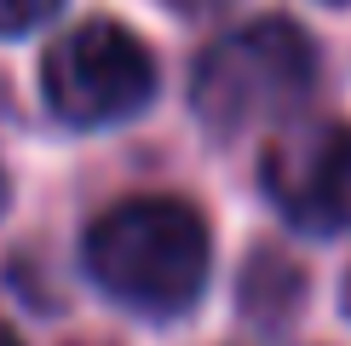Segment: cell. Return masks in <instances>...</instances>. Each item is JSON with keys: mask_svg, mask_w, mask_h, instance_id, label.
Wrapping results in <instances>:
<instances>
[{"mask_svg": "<svg viewBox=\"0 0 351 346\" xmlns=\"http://www.w3.org/2000/svg\"><path fill=\"white\" fill-rule=\"evenodd\" d=\"M86 271L144 317H179L208 283V225L179 196H127L86 231Z\"/></svg>", "mask_w": 351, "mask_h": 346, "instance_id": "cell-1", "label": "cell"}, {"mask_svg": "<svg viewBox=\"0 0 351 346\" xmlns=\"http://www.w3.org/2000/svg\"><path fill=\"white\" fill-rule=\"evenodd\" d=\"M311 86H317L311 35L288 18H254L230 29V35H219L196 58L190 104L208 122V133L237 139V133H254V127L300 110Z\"/></svg>", "mask_w": 351, "mask_h": 346, "instance_id": "cell-2", "label": "cell"}, {"mask_svg": "<svg viewBox=\"0 0 351 346\" xmlns=\"http://www.w3.org/2000/svg\"><path fill=\"white\" fill-rule=\"evenodd\" d=\"M40 93L69 127H115L156 98V58L127 23L86 18L47 47Z\"/></svg>", "mask_w": 351, "mask_h": 346, "instance_id": "cell-3", "label": "cell"}, {"mask_svg": "<svg viewBox=\"0 0 351 346\" xmlns=\"http://www.w3.org/2000/svg\"><path fill=\"white\" fill-rule=\"evenodd\" d=\"M265 196L305 237H346L351 231V127L311 122L288 127L259 162Z\"/></svg>", "mask_w": 351, "mask_h": 346, "instance_id": "cell-4", "label": "cell"}, {"mask_svg": "<svg viewBox=\"0 0 351 346\" xmlns=\"http://www.w3.org/2000/svg\"><path fill=\"white\" fill-rule=\"evenodd\" d=\"M242 300H247V312H254V317L276 323L282 312L300 306V271L282 266V260H271V254H259L254 260V277H247V288H242Z\"/></svg>", "mask_w": 351, "mask_h": 346, "instance_id": "cell-5", "label": "cell"}, {"mask_svg": "<svg viewBox=\"0 0 351 346\" xmlns=\"http://www.w3.org/2000/svg\"><path fill=\"white\" fill-rule=\"evenodd\" d=\"M58 12H64V0H0V41L29 35V29L52 23Z\"/></svg>", "mask_w": 351, "mask_h": 346, "instance_id": "cell-6", "label": "cell"}, {"mask_svg": "<svg viewBox=\"0 0 351 346\" xmlns=\"http://www.w3.org/2000/svg\"><path fill=\"white\" fill-rule=\"evenodd\" d=\"M162 6H173L179 18H213V12H225L230 0H162Z\"/></svg>", "mask_w": 351, "mask_h": 346, "instance_id": "cell-7", "label": "cell"}, {"mask_svg": "<svg viewBox=\"0 0 351 346\" xmlns=\"http://www.w3.org/2000/svg\"><path fill=\"white\" fill-rule=\"evenodd\" d=\"M0 346H23V341H18V335H12V329H6V323H0Z\"/></svg>", "mask_w": 351, "mask_h": 346, "instance_id": "cell-8", "label": "cell"}, {"mask_svg": "<svg viewBox=\"0 0 351 346\" xmlns=\"http://www.w3.org/2000/svg\"><path fill=\"white\" fill-rule=\"evenodd\" d=\"M0 208H6V173H0Z\"/></svg>", "mask_w": 351, "mask_h": 346, "instance_id": "cell-9", "label": "cell"}, {"mask_svg": "<svg viewBox=\"0 0 351 346\" xmlns=\"http://www.w3.org/2000/svg\"><path fill=\"white\" fill-rule=\"evenodd\" d=\"M346 312H351V283H346Z\"/></svg>", "mask_w": 351, "mask_h": 346, "instance_id": "cell-10", "label": "cell"}]
</instances>
